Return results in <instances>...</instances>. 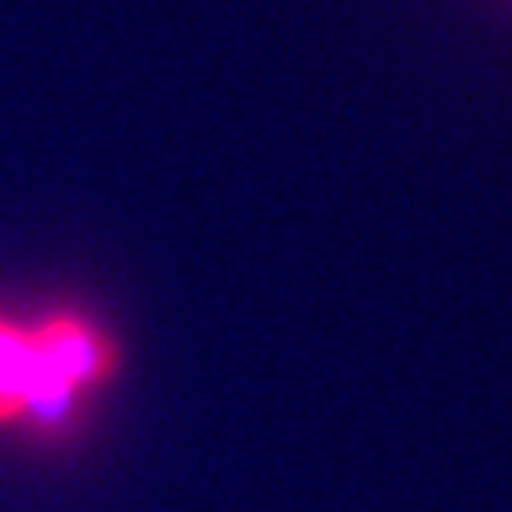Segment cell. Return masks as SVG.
<instances>
[{
    "label": "cell",
    "instance_id": "cell-1",
    "mask_svg": "<svg viewBox=\"0 0 512 512\" xmlns=\"http://www.w3.org/2000/svg\"><path fill=\"white\" fill-rule=\"evenodd\" d=\"M114 368L118 346L88 311L50 308L35 319L0 311V429L69 425Z\"/></svg>",
    "mask_w": 512,
    "mask_h": 512
}]
</instances>
